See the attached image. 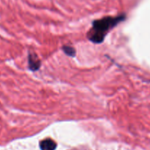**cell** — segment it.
I'll use <instances>...</instances> for the list:
<instances>
[{
    "label": "cell",
    "instance_id": "6da1fadb",
    "mask_svg": "<svg viewBox=\"0 0 150 150\" xmlns=\"http://www.w3.org/2000/svg\"><path fill=\"white\" fill-rule=\"evenodd\" d=\"M125 19V15H120L116 17L108 16L96 20L93 22V27L88 33V39L93 43L100 44L104 41L107 33Z\"/></svg>",
    "mask_w": 150,
    "mask_h": 150
},
{
    "label": "cell",
    "instance_id": "7a4b0ae2",
    "mask_svg": "<svg viewBox=\"0 0 150 150\" xmlns=\"http://www.w3.org/2000/svg\"><path fill=\"white\" fill-rule=\"evenodd\" d=\"M29 68L32 71H36L41 66V61L35 53L30 52L29 54Z\"/></svg>",
    "mask_w": 150,
    "mask_h": 150
},
{
    "label": "cell",
    "instance_id": "3957f363",
    "mask_svg": "<svg viewBox=\"0 0 150 150\" xmlns=\"http://www.w3.org/2000/svg\"><path fill=\"white\" fill-rule=\"evenodd\" d=\"M57 144L53 140L45 139L40 143V148L41 150H54Z\"/></svg>",
    "mask_w": 150,
    "mask_h": 150
},
{
    "label": "cell",
    "instance_id": "277c9868",
    "mask_svg": "<svg viewBox=\"0 0 150 150\" xmlns=\"http://www.w3.org/2000/svg\"><path fill=\"white\" fill-rule=\"evenodd\" d=\"M63 50L67 55L71 56V57H74L76 54L75 50L71 47H68V46H64L63 47Z\"/></svg>",
    "mask_w": 150,
    "mask_h": 150
}]
</instances>
